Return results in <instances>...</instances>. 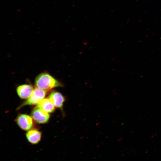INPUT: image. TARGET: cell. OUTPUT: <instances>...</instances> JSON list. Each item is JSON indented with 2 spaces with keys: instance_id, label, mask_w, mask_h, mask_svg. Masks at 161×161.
<instances>
[{
  "instance_id": "obj_1",
  "label": "cell",
  "mask_w": 161,
  "mask_h": 161,
  "mask_svg": "<svg viewBox=\"0 0 161 161\" xmlns=\"http://www.w3.org/2000/svg\"><path fill=\"white\" fill-rule=\"evenodd\" d=\"M36 86L45 91L53 88L62 87L60 82L47 73H43L38 75L35 81Z\"/></svg>"
},
{
  "instance_id": "obj_2",
  "label": "cell",
  "mask_w": 161,
  "mask_h": 161,
  "mask_svg": "<svg viewBox=\"0 0 161 161\" xmlns=\"http://www.w3.org/2000/svg\"><path fill=\"white\" fill-rule=\"evenodd\" d=\"M46 92L36 87L34 89L30 96L20 106L18 109L26 105L37 104L44 98L46 95Z\"/></svg>"
},
{
  "instance_id": "obj_3",
  "label": "cell",
  "mask_w": 161,
  "mask_h": 161,
  "mask_svg": "<svg viewBox=\"0 0 161 161\" xmlns=\"http://www.w3.org/2000/svg\"><path fill=\"white\" fill-rule=\"evenodd\" d=\"M16 121L20 128L25 131L30 130L33 125L32 117L26 114H21L18 115L16 118Z\"/></svg>"
},
{
  "instance_id": "obj_4",
  "label": "cell",
  "mask_w": 161,
  "mask_h": 161,
  "mask_svg": "<svg viewBox=\"0 0 161 161\" xmlns=\"http://www.w3.org/2000/svg\"><path fill=\"white\" fill-rule=\"evenodd\" d=\"M31 115L36 122L41 124L47 123L50 117V115L48 113L37 107L32 111Z\"/></svg>"
},
{
  "instance_id": "obj_5",
  "label": "cell",
  "mask_w": 161,
  "mask_h": 161,
  "mask_svg": "<svg viewBox=\"0 0 161 161\" xmlns=\"http://www.w3.org/2000/svg\"><path fill=\"white\" fill-rule=\"evenodd\" d=\"M34 89L32 85L24 84L18 86L16 89V91L18 95L20 98L26 99L30 96Z\"/></svg>"
},
{
  "instance_id": "obj_6",
  "label": "cell",
  "mask_w": 161,
  "mask_h": 161,
  "mask_svg": "<svg viewBox=\"0 0 161 161\" xmlns=\"http://www.w3.org/2000/svg\"><path fill=\"white\" fill-rule=\"evenodd\" d=\"M48 98L55 107L62 109L65 99L61 94L58 92H53L50 94Z\"/></svg>"
},
{
  "instance_id": "obj_7",
  "label": "cell",
  "mask_w": 161,
  "mask_h": 161,
  "mask_svg": "<svg viewBox=\"0 0 161 161\" xmlns=\"http://www.w3.org/2000/svg\"><path fill=\"white\" fill-rule=\"evenodd\" d=\"M36 107L40 109L45 112L50 113L55 109V106L48 98L44 99L37 104Z\"/></svg>"
},
{
  "instance_id": "obj_8",
  "label": "cell",
  "mask_w": 161,
  "mask_h": 161,
  "mask_svg": "<svg viewBox=\"0 0 161 161\" xmlns=\"http://www.w3.org/2000/svg\"><path fill=\"white\" fill-rule=\"evenodd\" d=\"M26 136L27 140L29 142L32 144H36L40 140L41 134L38 130L32 129L27 131Z\"/></svg>"
}]
</instances>
